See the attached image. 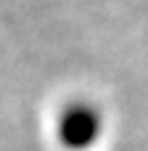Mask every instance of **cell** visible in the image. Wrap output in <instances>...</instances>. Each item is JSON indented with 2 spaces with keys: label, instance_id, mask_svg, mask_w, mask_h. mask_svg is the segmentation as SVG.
Masks as SVG:
<instances>
[{
  "label": "cell",
  "instance_id": "cell-1",
  "mask_svg": "<svg viewBox=\"0 0 148 151\" xmlns=\"http://www.w3.org/2000/svg\"><path fill=\"white\" fill-rule=\"evenodd\" d=\"M101 130H103L101 111L93 104H85V101L69 104L58 114V125H56L58 141L69 151H85L90 146H95Z\"/></svg>",
  "mask_w": 148,
  "mask_h": 151
}]
</instances>
